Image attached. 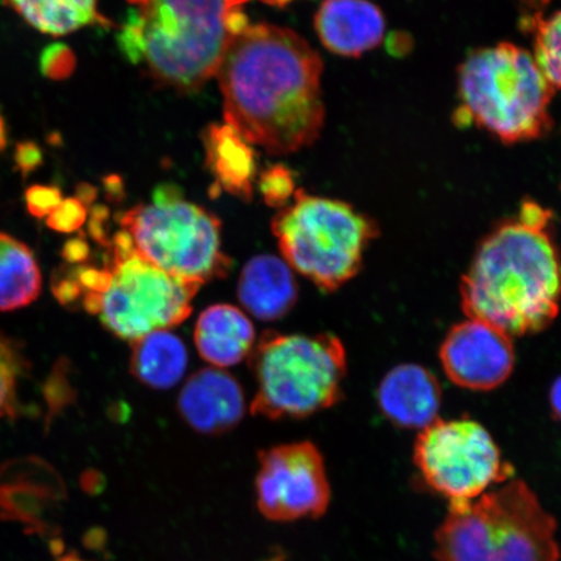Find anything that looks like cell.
<instances>
[{
	"label": "cell",
	"mask_w": 561,
	"mask_h": 561,
	"mask_svg": "<svg viewBox=\"0 0 561 561\" xmlns=\"http://www.w3.org/2000/svg\"><path fill=\"white\" fill-rule=\"evenodd\" d=\"M26 367L19 343L0 333V419L18 415V388Z\"/></svg>",
	"instance_id": "cell-23"
},
{
	"label": "cell",
	"mask_w": 561,
	"mask_h": 561,
	"mask_svg": "<svg viewBox=\"0 0 561 561\" xmlns=\"http://www.w3.org/2000/svg\"><path fill=\"white\" fill-rule=\"evenodd\" d=\"M3 4L44 34L62 37L90 25L110 26L96 0H3Z\"/></svg>",
	"instance_id": "cell-20"
},
{
	"label": "cell",
	"mask_w": 561,
	"mask_h": 561,
	"mask_svg": "<svg viewBox=\"0 0 561 561\" xmlns=\"http://www.w3.org/2000/svg\"><path fill=\"white\" fill-rule=\"evenodd\" d=\"M207 161L219 186L238 198L251 199L256 172L250 144L228 124L210 125L206 135Z\"/></svg>",
	"instance_id": "cell-18"
},
{
	"label": "cell",
	"mask_w": 561,
	"mask_h": 561,
	"mask_svg": "<svg viewBox=\"0 0 561 561\" xmlns=\"http://www.w3.org/2000/svg\"><path fill=\"white\" fill-rule=\"evenodd\" d=\"M251 354L257 382L251 404L254 415L301 419L340 401L347 360L335 335L266 332Z\"/></svg>",
	"instance_id": "cell-6"
},
{
	"label": "cell",
	"mask_w": 561,
	"mask_h": 561,
	"mask_svg": "<svg viewBox=\"0 0 561 561\" xmlns=\"http://www.w3.org/2000/svg\"><path fill=\"white\" fill-rule=\"evenodd\" d=\"M550 399H551L552 411H553V413H556L557 417L561 421V376L552 385Z\"/></svg>",
	"instance_id": "cell-31"
},
{
	"label": "cell",
	"mask_w": 561,
	"mask_h": 561,
	"mask_svg": "<svg viewBox=\"0 0 561 561\" xmlns=\"http://www.w3.org/2000/svg\"><path fill=\"white\" fill-rule=\"evenodd\" d=\"M187 350L178 335L157 331L131 342L130 369L153 389H171L187 368Z\"/></svg>",
	"instance_id": "cell-19"
},
{
	"label": "cell",
	"mask_w": 561,
	"mask_h": 561,
	"mask_svg": "<svg viewBox=\"0 0 561 561\" xmlns=\"http://www.w3.org/2000/svg\"><path fill=\"white\" fill-rule=\"evenodd\" d=\"M558 524L522 480L451 502L434 535L437 561H560Z\"/></svg>",
	"instance_id": "cell-4"
},
{
	"label": "cell",
	"mask_w": 561,
	"mask_h": 561,
	"mask_svg": "<svg viewBox=\"0 0 561 561\" xmlns=\"http://www.w3.org/2000/svg\"><path fill=\"white\" fill-rule=\"evenodd\" d=\"M261 191L270 206L283 208L294 192L291 172L283 165L270 168L262 174Z\"/></svg>",
	"instance_id": "cell-25"
},
{
	"label": "cell",
	"mask_w": 561,
	"mask_h": 561,
	"mask_svg": "<svg viewBox=\"0 0 561 561\" xmlns=\"http://www.w3.org/2000/svg\"><path fill=\"white\" fill-rule=\"evenodd\" d=\"M55 297L58 298L61 304H70L79 298L82 289L76 277H67L56 279L53 286Z\"/></svg>",
	"instance_id": "cell-29"
},
{
	"label": "cell",
	"mask_w": 561,
	"mask_h": 561,
	"mask_svg": "<svg viewBox=\"0 0 561 561\" xmlns=\"http://www.w3.org/2000/svg\"><path fill=\"white\" fill-rule=\"evenodd\" d=\"M77 199H80L85 206L88 203L93 202L95 199L94 187L89 185H81L79 188H77Z\"/></svg>",
	"instance_id": "cell-32"
},
{
	"label": "cell",
	"mask_w": 561,
	"mask_h": 561,
	"mask_svg": "<svg viewBox=\"0 0 561 561\" xmlns=\"http://www.w3.org/2000/svg\"><path fill=\"white\" fill-rule=\"evenodd\" d=\"M272 231L287 264L320 289L334 291L360 271L377 227L345 202L298 191L293 205L273 217Z\"/></svg>",
	"instance_id": "cell-7"
},
{
	"label": "cell",
	"mask_w": 561,
	"mask_h": 561,
	"mask_svg": "<svg viewBox=\"0 0 561 561\" xmlns=\"http://www.w3.org/2000/svg\"><path fill=\"white\" fill-rule=\"evenodd\" d=\"M413 460L427 486L450 503L473 501L514 476L485 427L466 419L421 431Z\"/></svg>",
	"instance_id": "cell-10"
},
{
	"label": "cell",
	"mask_w": 561,
	"mask_h": 561,
	"mask_svg": "<svg viewBox=\"0 0 561 561\" xmlns=\"http://www.w3.org/2000/svg\"><path fill=\"white\" fill-rule=\"evenodd\" d=\"M122 231L145 261L170 275L205 285L227 276L231 261L221 249L217 217L182 199L178 188L159 187L152 203L125 213Z\"/></svg>",
	"instance_id": "cell-8"
},
{
	"label": "cell",
	"mask_w": 561,
	"mask_h": 561,
	"mask_svg": "<svg viewBox=\"0 0 561 561\" xmlns=\"http://www.w3.org/2000/svg\"><path fill=\"white\" fill-rule=\"evenodd\" d=\"M550 2L541 0L523 7ZM561 2V0H557ZM522 27L530 34L533 56L539 68L551 82L556 91L561 93V5L547 4L537 9L524 10Z\"/></svg>",
	"instance_id": "cell-22"
},
{
	"label": "cell",
	"mask_w": 561,
	"mask_h": 561,
	"mask_svg": "<svg viewBox=\"0 0 561 561\" xmlns=\"http://www.w3.org/2000/svg\"><path fill=\"white\" fill-rule=\"evenodd\" d=\"M439 357L455 385L476 391L497 388L508 380L515 367L511 336L474 319H467L448 332Z\"/></svg>",
	"instance_id": "cell-12"
},
{
	"label": "cell",
	"mask_w": 561,
	"mask_h": 561,
	"mask_svg": "<svg viewBox=\"0 0 561 561\" xmlns=\"http://www.w3.org/2000/svg\"><path fill=\"white\" fill-rule=\"evenodd\" d=\"M238 298L259 320L284 318L298 299V286L290 265L272 255L251 259L242 270Z\"/></svg>",
	"instance_id": "cell-16"
},
{
	"label": "cell",
	"mask_w": 561,
	"mask_h": 561,
	"mask_svg": "<svg viewBox=\"0 0 561 561\" xmlns=\"http://www.w3.org/2000/svg\"><path fill=\"white\" fill-rule=\"evenodd\" d=\"M377 399L392 424L423 431L438 420L442 391L432 371L417 364H401L383 377Z\"/></svg>",
	"instance_id": "cell-14"
},
{
	"label": "cell",
	"mask_w": 561,
	"mask_h": 561,
	"mask_svg": "<svg viewBox=\"0 0 561 561\" xmlns=\"http://www.w3.org/2000/svg\"><path fill=\"white\" fill-rule=\"evenodd\" d=\"M13 161H15V170L26 180L44 164V152L33 140H24L18 144Z\"/></svg>",
	"instance_id": "cell-28"
},
{
	"label": "cell",
	"mask_w": 561,
	"mask_h": 561,
	"mask_svg": "<svg viewBox=\"0 0 561 561\" xmlns=\"http://www.w3.org/2000/svg\"><path fill=\"white\" fill-rule=\"evenodd\" d=\"M557 91L535 56L508 42L480 48L459 69V96L469 122L504 144L526 142L551 129Z\"/></svg>",
	"instance_id": "cell-5"
},
{
	"label": "cell",
	"mask_w": 561,
	"mask_h": 561,
	"mask_svg": "<svg viewBox=\"0 0 561 561\" xmlns=\"http://www.w3.org/2000/svg\"><path fill=\"white\" fill-rule=\"evenodd\" d=\"M61 561H81L80 559H75L73 556H70L68 558H66L65 560H61Z\"/></svg>",
	"instance_id": "cell-34"
},
{
	"label": "cell",
	"mask_w": 561,
	"mask_h": 561,
	"mask_svg": "<svg viewBox=\"0 0 561 561\" xmlns=\"http://www.w3.org/2000/svg\"><path fill=\"white\" fill-rule=\"evenodd\" d=\"M112 251L107 287L101 294L87 293L83 299L87 310L100 314L107 331L133 342L178 327L191 316L201 285L145 261L122 230L112 241Z\"/></svg>",
	"instance_id": "cell-9"
},
{
	"label": "cell",
	"mask_w": 561,
	"mask_h": 561,
	"mask_svg": "<svg viewBox=\"0 0 561 561\" xmlns=\"http://www.w3.org/2000/svg\"><path fill=\"white\" fill-rule=\"evenodd\" d=\"M182 419L196 432L221 434L233 430L244 416L245 402L240 382L221 369L196 371L179 398Z\"/></svg>",
	"instance_id": "cell-13"
},
{
	"label": "cell",
	"mask_w": 561,
	"mask_h": 561,
	"mask_svg": "<svg viewBox=\"0 0 561 561\" xmlns=\"http://www.w3.org/2000/svg\"><path fill=\"white\" fill-rule=\"evenodd\" d=\"M89 255V245L81 238L68 241L62 248V256L70 263L87 261Z\"/></svg>",
	"instance_id": "cell-30"
},
{
	"label": "cell",
	"mask_w": 561,
	"mask_h": 561,
	"mask_svg": "<svg viewBox=\"0 0 561 561\" xmlns=\"http://www.w3.org/2000/svg\"><path fill=\"white\" fill-rule=\"evenodd\" d=\"M7 147V129L3 117L0 116V153L4 151Z\"/></svg>",
	"instance_id": "cell-33"
},
{
	"label": "cell",
	"mask_w": 561,
	"mask_h": 561,
	"mask_svg": "<svg viewBox=\"0 0 561 561\" xmlns=\"http://www.w3.org/2000/svg\"><path fill=\"white\" fill-rule=\"evenodd\" d=\"M551 210L523 203L477 251L461 279V306L511 336L543 331L556 320L561 299V264L551 236Z\"/></svg>",
	"instance_id": "cell-2"
},
{
	"label": "cell",
	"mask_w": 561,
	"mask_h": 561,
	"mask_svg": "<svg viewBox=\"0 0 561 561\" xmlns=\"http://www.w3.org/2000/svg\"><path fill=\"white\" fill-rule=\"evenodd\" d=\"M314 27L329 51L357 58L381 44L385 19L368 0H324Z\"/></svg>",
	"instance_id": "cell-15"
},
{
	"label": "cell",
	"mask_w": 561,
	"mask_h": 561,
	"mask_svg": "<svg viewBox=\"0 0 561 561\" xmlns=\"http://www.w3.org/2000/svg\"><path fill=\"white\" fill-rule=\"evenodd\" d=\"M87 221V206L80 199H62L58 208L47 216L48 228L59 233H73Z\"/></svg>",
	"instance_id": "cell-26"
},
{
	"label": "cell",
	"mask_w": 561,
	"mask_h": 561,
	"mask_svg": "<svg viewBox=\"0 0 561 561\" xmlns=\"http://www.w3.org/2000/svg\"><path fill=\"white\" fill-rule=\"evenodd\" d=\"M61 202V192L55 186L33 185L25 193L27 213L37 219L50 216Z\"/></svg>",
	"instance_id": "cell-27"
},
{
	"label": "cell",
	"mask_w": 561,
	"mask_h": 561,
	"mask_svg": "<svg viewBox=\"0 0 561 561\" xmlns=\"http://www.w3.org/2000/svg\"><path fill=\"white\" fill-rule=\"evenodd\" d=\"M194 341L203 359L215 367L226 368L236 366L252 353L255 329L237 307L216 305L199 316Z\"/></svg>",
	"instance_id": "cell-17"
},
{
	"label": "cell",
	"mask_w": 561,
	"mask_h": 561,
	"mask_svg": "<svg viewBox=\"0 0 561 561\" xmlns=\"http://www.w3.org/2000/svg\"><path fill=\"white\" fill-rule=\"evenodd\" d=\"M39 68L48 80H67L75 72L76 55L67 45H48L41 54Z\"/></svg>",
	"instance_id": "cell-24"
},
{
	"label": "cell",
	"mask_w": 561,
	"mask_h": 561,
	"mask_svg": "<svg viewBox=\"0 0 561 561\" xmlns=\"http://www.w3.org/2000/svg\"><path fill=\"white\" fill-rule=\"evenodd\" d=\"M250 0H128L118 47L161 87L192 93L219 72Z\"/></svg>",
	"instance_id": "cell-3"
},
{
	"label": "cell",
	"mask_w": 561,
	"mask_h": 561,
	"mask_svg": "<svg viewBox=\"0 0 561 561\" xmlns=\"http://www.w3.org/2000/svg\"><path fill=\"white\" fill-rule=\"evenodd\" d=\"M42 276L27 245L0 233V311H15L37 300Z\"/></svg>",
	"instance_id": "cell-21"
},
{
	"label": "cell",
	"mask_w": 561,
	"mask_h": 561,
	"mask_svg": "<svg viewBox=\"0 0 561 561\" xmlns=\"http://www.w3.org/2000/svg\"><path fill=\"white\" fill-rule=\"evenodd\" d=\"M320 55L287 27L255 24L231 42L217 72L224 117L245 142L285 156L321 135Z\"/></svg>",
	"instance_id": "cell-1"
},
{
	"label": "cell",
	"mask_w": 561,
	"mask_h": 561,
	"mask_svg": "<svg viewBox=\"0 0 561 561\" xmlns=\"http://www.w3.org/2000/svg\"><path fill=\"white\" fill-rule=\"evenodd\" d=\"M256 502L272 522L324 516L331 485L319 448L311 442H298L259 454Z\"/></svg>",
	"instance_id": "cell-11"
}]
</instances>
